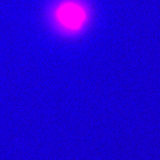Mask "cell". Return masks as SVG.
I'll list each match as a JSON object with an SVG mask.
<instances>
[{"instance_id":"1","label":"cell","mask_w":160,"mask_h":160,"mask_svg":"<svg viewBox=\"0 0 160 160\" xmlns=\"http://www.w3.org/2000/svg\"><path fill=\"white\" fill-rule=\"evenodd\" d=\"M48 16L55 31L72 38L86 31L91 21L92 10L86 0H56Z\"/></svg>"}]
</instances>
